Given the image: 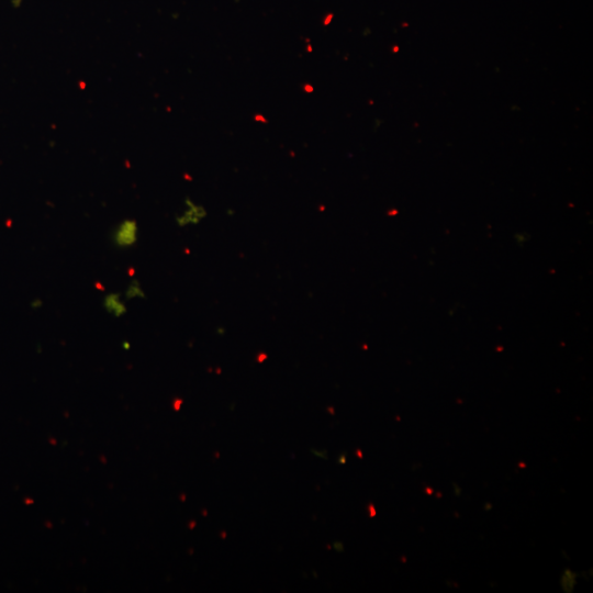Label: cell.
Listing matches in <instances>:
<instances>
[{
	"instance_id": "6da1fadb",
	"label": "cell",
	"mask_w": 593,
	"mask_h": 593,
	"mask_svg": "<svg viewBox=\"0 0 593 593\" xmlns=\"http://www.w3.org/2000/svg\"><path fill=\"white\" fill-rule=\"evenodd\" d=\"M139 227L136 220L126 217L121 220L112 230V244L120 249H128L138 242Z\"/></svg>"
},
{
	"instance_id": "7a4b0ae2",
	"label": "cell",
	"mask_w": 593,
	"mask_h": 593,
	"mask_svg": "<svg viewBox=\"0 0 593 593\" xmlns=\"http://www.w3.org/2000/svg\"><path fill=\"white\" fill-rule=\"evenodd\" d=\"M208 215L202 204L194 202L191 198H186L183 209L176 214L175 221L179 227L200 224Z\"/></svg>"
},
{
	"instance_id": "3957f363",
	"label": "cell",
	"mask_w": 593,
	"mask_h": 593,
	"mask_svg": "<svg viewBox=\"0 0 593 593\" xmlns=\"http://www.w3.org/2000/svg\"><path fill=\"white\" fill-rule=\"evenodd\" d=\"M104 311L114 318H121L127 313L126 300L120 292H109L102 299Z\"/></svg>"
},
{
	"instance_id": "277c9868",
	"label": "cell",
	"mask_w": 593,
	"mask_h": 593,
	"mask_svg": "<svg viewBox=\"0 0 593 593\" xmlns=\"http://www.w3.org/2000/svg\"><path fill=\"white\" fill-rule=\"evenodd\" d=\"M122 294L126 301L144 300L146 298V293L141 282L136 278H133L128 281Z\"/></svg>"
}]
</instances>
